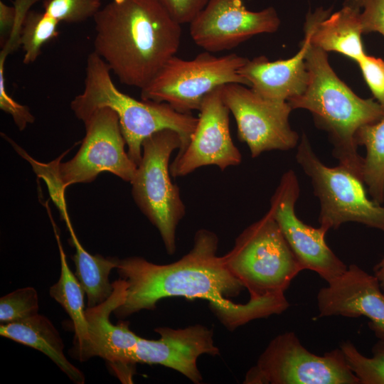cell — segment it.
<instances>
[{
  "instance_id": "6da1fadb",
  "label": "cell",
  "mask_w": 384,
  "mask_h": 384,
  "mask_svg": "<svg viewBox=\"0 0 384 384\" xmlns=\"http://www.w3.org/2000/svg\"><path fill=\"white\" fill-rule=\"evenodd\" d=\"M218 238L207 229L198 230L189 252L166 265L149 262L139 256L119 260L117 270L124 281L122 304L113 311L124 319L142 310H153L162 299L181 297L201 299L220 323L234 331L251 321L280 314L289 303L284 294L236 303L232 298L245 289L218 255Z\"/></svg>"
},
{
  "instance_id": "7a4b0ae2",
  "label": "cell",
  "mask_w": 384,
  "mask_h": 384,
  "mask_svg": "<svg viewBox=\"0 0 384 384\" xmlns=\"http://www.w3.org/2000/svg\"><path fill=\"white\" fill-rule=\"evenodd\" d=\"M93 18L94 52L121 83L141 90L181 44V25L159 0H111Z\"/></svg>"
},
{
  "instance_id": "3957f363",
  "label": "cell",
  "mask_w": 384,
  "mask_h": 384,
  "mask_svg": "<svg viewBox=\"0 0 384 384\" xmlns=\"http://www.w3.org/2000/svg\"><path fill=\"white\" fill-rule=\"evenodd\" d=\"M305 62L306 87L287 102L292 110L305 109L312 114L316 127L328 133L338 164L362 180L363 157L358 151L356 134L361 127L384 117V110L373 99L356 95L336 75L326 52L311 43Z\"/></svg>"
},
{
  "instance_id": "277c9868",
  "label": "cell",
  "mask_w": 384,
  "mask_h": 384,
  "mask_svg": "<svg viewBox=\"0 0 384 384\" xmlns=\"http://www.w3.org/2000/svg\"><path fill=\"white\" fill-rule=\"evenodd\" d=\"M110 69L95 53L88 55L83 91L71 102L75 117L86 120L95 110L109 107L117 114L128 154L138 165L145 139L164 129L176 131L181 137L182 150L188 143L197 124L198 117L182 113L166 102L138 100L114 85Z\"/></svg>"
},
{
  "instance_id": "5b68a950",
  "label": "cell",
  "mask_w": 384,
  "mask_h": 384,
  "mask_svg": "<svg viewBox=\"0 0 384 384\" xmlns=\"http://www.w3.org/2000/svg\"><path fill=\"white\" fill-rule=\"evenodd\" d=\"M83 122L85 136L72 159L61 163L58 158L48 164L31 160L36 173L45 179L51 198L59 208L66 206L65 190L72 184L91 182L103 171L131 183L137 171V165L125 151L126 142L114 110L100 108Z\"/></svg>"
},
{
  "instance_id": "8992f818",
  "label": "cell",
  "mask_w": 384,
  "mask_h": 384,
  "mask_svg": "<svg viewBox=\"0 0 384 384\" xmlns=\"http://www.w3.org/2000/svg\"><path fill=\"white\" fill-rule=\"evenodd\" d=\"M222 257L250 299L284 293L303 270L270 210L247 227Z\"/></svg>"
},
{
  "instance_id": "52a82bcc",
  "label": "cell",
  "mask_w": 384,
  "mask_h": 384,
  "mask_svg": "<svg viewBox=\"0 0 384 384\" xmlns=\"http://www.w3.org/2000/svg\"><path fill=\"white\" fill-rule=\"evenodd\" d=\"M179 134L171 129L154 133L144 139L142 155L131 182L133 198L158 230L166 250H176V229L186 214L179 188L171 179L170 157L181 147Z\"/></svg>"
},
{
  "instance_id": "ba28073f",
  "label": "cell",
  "mask_w": 384,
  "mask_h": 384,
  "mask_svg": "<svg viewBox=\"0 0 384 384\" xmlns=\"http://www.w3.org/2000/svg\"><path fill=\"white\" fill-rule=\"evenodd\" d=\"M295 158L319 200L320 225L337 229L345 223L354 222L384 232V206L368 198L360 178L341 165H325L305 134L301 137Z\"/></svg>"
},
{
  "instance_id": "9c48e42d",
  "label": "cell",
  "mask_w": 384,
  "mask_h": 384,
  "mask_svg": "<svg viewBox=\"0 0 384 384\" xmlns=\"http://www.w3.org/2000/svg\"><path fill=\"white\" fill-rule=\"evenodd\" d=\"M247 60L235 53L215 56L208 51L191 60L174 55L141 90L142 100L166 102L182 113L199 110L204 97L219 87L230 83L248 87L238 73Z\"/></svg>"
},
{
  "instance_id": "30bf717a",
  "label": "cell",
  "mask_w": 384,
  "mask_h": 384,
  "mask_svg": "<svg viewBox=\"0 0 384 384\" xmlns=\"http://www.w3.org/2000/svg\"><path fill=\"white\" fill-rule=\"evenodd\" d=\"M244 384H360L341 348L322 356L308 351L294 332L275 336L245 374Z\"/></svg>"
},
{
  "instance_id": "8fae6325",
  "label": "cell",
  "mask_w": 384,
  "mask_h": 384,
  "mask_svg": "<svg viewBox=\"0 0 384 384\" xmlns=\"http://www.w3.org/2000/svg\"><path fill=\"white\" fill-rule=\"evenodd\" d=\"M245 86L223 85L222 97L235 120L238 137L247 145L252 158L265 151L295 148L299 137L289 124L292 109L289 103L264 98Z\"/></svg>"
},
{
  "instance_id": "7c38bea8",
  "label": "cell",
  "mask_w": 384,
  "mask_h": 384,
  "mask_svg": "<svg viewBox=\"0 0 384 384\" xmlns=\"http://www.w3.org/2000/svg\"><path fill=\"white\" fill-rule=\"evenodd\" d=\"M299 185L293 170L287 171L270 199V212L304 270L317 273L326 282L342 274L348 267L327 245L329 229L304 223L295 213Z\"/></svg>"
},
{
  "instance_id": "4fadbf2b",
  "label": "cell",
  "mask_w": 384,
  "mask_h": 384,
  "mask_svg": "<svg viewBox=\"0 0 384 384\" xmlns=\"http://www.w3.org/2000/svg\"><path fill=\"white\" fill-rule=\"evenodd\" d=\"M219 87L203 99L193 133L188 144L178 151L170 164L173 177H182L205 166H216L224 171L239 165L242 155L230 132V110Z\"/></svg>"
},
{
  "instance_id": "5bb4252c",
  "label": "cell",
  "mask_w": 384,
  "mask_h": 384,
  "mask_svg": "<svg viewBox=\"0 0 384 384\" xmlns=\"http://www.w3.org/2000/svg\"><path fill=\"white\" fill-rule=\"evenodd\" d=\"M189 24L194 43L216 53L233 49L255 35L275 32L280 20L272 7L252 11L242 0H209Z\"/></svg>"
},
{
  "instance_id": "9a60e30c",
  "label": "cell",
  "mask_w": 384,
  "mask_h": 384,
  "mask_svg": "<svg viewBox=\"0 0 384 384\" xmlns=\"http://www.w3.org/2000/svg\"><path fill=\"white\" fill-rule=\"evenodd\" d=\"M154 331L159 339L139 336L136 344L127 351L125 364L132 370L137 363L161 365L183 375L195 384L203 380L197 360L203 354L220 355L214 344L213 331L195 324L183 329L158 327Z\"/></svg>"
},
{
  "instance_id": "2e32d148",
  "label": "cell",
  "mask_w": 384,
  "mask_h": 384,
  "mask_svg": "<svg viewBox=\"0 0 384 384\" xmlns=\"http://www.w3.org/2000/svg\"><path fill=\"white\" fill-rule=\"evenodd\" d=\"M316 297L319 316H364L378 339H384V293L374 274L351 265Z\"/></svg>"
},
{
  "instance_id": "e0dca14e",
  "label": "cell",
  "mask_w": 384,
  "mask_h": 384,
  "mask_svg": "<svg viewBox=\"0 0 384 384\" xmlns=\"http://www.w3.org/2000/svg\"><path fill=\"white\" fill-rule=\"evenodd\" d=\"M112 295L102 304L85 309L88 324V341L76 360L87 361L92 357L104 359L115 374L125 383H132L134 373L125 364V356L139 336L129 327V322L113 324L110 316L123 300L124 281H114Z\"/></svg>"
},
{
  "instance_id": "ac0fdd59",
  "label": "cell",
  "mask_w": 384,
  "mask_h": 384,
  "mask_svg": "<svg viewBox=\"0 0 384 384\" xmlns=\"http://www.w3.org/2000/svg\"><path fill=\"white\" fill-rule=\"evenodd\" d=\"M309 43V34L305 32L302 47L293 57L276 61H269L265 56L247 59L238 73L261 97L287 102L302 94L306 87L309 74L305 55Z\"/></svg>"
},
{
  "instance_id": "d6986e66",
  "label": "cell",
  "mask_w": 384,
  "mask_h": 384,
  "mask_svg": "<svg viewBox=\"0 0 384 384\" xmlns=\"http://www.w3.org/2000/svg\"><path fill=\"white\" fill-rule=\"evenodd\" d=\"M329 11L317 9L308 16L306 32L311 45L328 51H336L356 61L365 55L361 41L363 33L361 7L349 0L338 11L329 16Z\"/></svg>"
},
{
  "instance_id": "ffe728a7",
  "label": "cell",
  "mask_w": 384,
  "mask_h": 384,
  "mask_svg": "<svg viewBox=\"0 0 384 384\" xmlns=\"http://www.w3.org/2000/svg\"><path fill=\"white\" fill-rule=\"evenodd\" d=\"M0 335L41 351L73 382L85 383L82 372L64 355V344L59 332L45 316L37 314L22 321L1 324Z\"/></svg>"
},
{
  "instance_id": "44dd1931",
  "label": "cell",
  "mask_w": 384,
  "mask_h": 384,
  "mask_svg": "<svg viewBox=\"0 0 384 384\" xmlns=\"http://www.w3.org/2000/svg\"><path fill=\"white\" fill-rule=\"evenodd\" d=\"M50 219L60 253V274L58 282L50 287L49 294L61 305L72 320L75 336L69 354L77 359L88 341V324L84 303L85 293L69 267L60 235L51 217Z\"/></svg>"
},
{
  "instance_id": "7402d4cb",
  "label": "cell",
  "mask_w": 384,
  "mask_h": 384,
  "mask_svg": "<svg viewBox=\"0 0 384 384\" xmlns=\"http://www.w3.org/2000/svg\"><path fill=\"white\" fill-rule=\"evenodd\" d=\"M70 244L75 248L73 260L75 274L79 280L87 299V308L96 306L107 300L114 291L109 276L116 269L119 258L91 255L82 247L73 228L71 222L66 223Z\"/></svg>"
},
{
  "instance_id": "603a6c76",
  "label": "cell",
  "mask_w": 384,
  "mask_h": 384,
  "mask_svg": "<svg viewBox=\"0 0 384 384\" xmlns=\"http://www.w3.org/2000/svg\"><path fill=\"white\" fill-rule=\"evenodd\" d=\"M358 146H364L362 180L371 199L377 204L384 202V117L358 129Z\"/></svg>"
},
{
  "instance_id": "cb8c5ba5",
  "label": "cell",
  "mask_w": 384,
  "mask_h": 384,
  "mask_svg": "<svg viewBox=\"0 0 384 384\" xmlns=\"http://www.w3.org/2000/svg\"><path fill=\"white\" fill-rule=\"evenodd\" d=\"M58 20L44 11H29L27 13L20 36V43L24 51V64L36 61L43 46L58 36Z\"/></svg>"
},
{
  "instance_id": "d4e9b609",
  "label": "cell",
  "mask_w": 384,
  "mask_h": 384,
  "mask_svg": "<svg viewBox=\"0 0 384 384\" xmlns=\"http://www.w3.org/2000/svg\"><path fill=\"white\" fill-rule=\"evenodd\" d=\"M339 348L360 384H384V339L373 346L371 357L363 355L349 341H342Z\"/></svg>"
},
{
  "instance_id": "484cf974",
  "label": "cell",
  "mask_w": 384,
  "mask_h": 384,
  "mask_svg": "<svg viewBox=\"0 0 384 384\" xmlns=\"http://www.w3.org/2000/svg\"><path fill=\"white\" fill-rule=\"evenodd\" d=\"M38 296L32 287L16 289L0 299L1 324L28 319L38 314Z\"/></svg>"
},
{
  "instance_id": "4316f807",
  "label": "cell",
  "mask_w": 384,
  "mask_h": 384,
  "mask_svg": "<svg viewBox=\"0 0 384 384\" xmlns=\"http://www.w3.org/2000/svg\"><path fill=\"white\" fill-rule=\"evenodd\" d=\"M100 0H45L44 12L59 22L79 23L93 18L101 9Z\"/></svg>"
},
{
  "instance_id": "83f0119b",
  "label": "cell",
  "mask_w": 384,
  "mask_h": 384,
  "mask_svg": "<svg viewBox=\"0 0 384 384\" xmlns=\"http://www.w3.org/2000/svg\"><path fill=\"white\" fill-rule=\"evenodd\" d=\"M358 63L373 97L384 110V60L365 55Z\"/></svg>"
},
{
  "instance_id": "f1b7e54d",
  "label": "cell",
  "mask_w": 384,
  "mask_h": 384,
  "mask_svg": "<svg viewBox=\"0 0 384 384\" xmlns=\"http://www.w3.org/2000/svg\"><path fill=\"white\" fill-rule=\"evenodd\" d=\"M361 11L363 33L378 32L384 36V0H354Z\"/></svg>"
},
{
  "instance_id": "f546056e",
  "label": "cell",
  "mask_w": 384,
  "mask_h": 384,
  "mask_svg": "<svg viewBox=\"0 0 384 384\" xmlns=\"http://www.w3.org/2000/svg\"><path fill=\"white\" fill-rule=\"evenodd\" d=\"M178 23H190L209 0H159Z\"/></svg>"
},
{
  "instance_id": "4dcf8cb0",
  "label": "cell",
  "mask_w": 384,
  "mask_h": 384,
  "mask_svg": "<svg viewBox=\"0 0 384 384\" xmlns=\"http://www.w3.org/2000/svg\"><path fill=\"white\" fill-rule=\"evenodd\" d=\"M16 10L15 6H9L0 1V33L1 44L5 43L10 36L16 23Z\"/></svg>"
},
{
  "instance_id": "1f68e13d",
  "label": "cell",
  "mask_w": 384,
  "mask_h": 384,
  "mask_svg": "<svg viewBox=\"0 0 384 384\" xmlns=\"http://www.w3.org/2000/svg\"><path fill=\"white\" fill-rule=\"evenodd\" d=\"M373 274L378 279L380 287L384 293V256L373 267Z\"/></svg>"
}]
</instances>
